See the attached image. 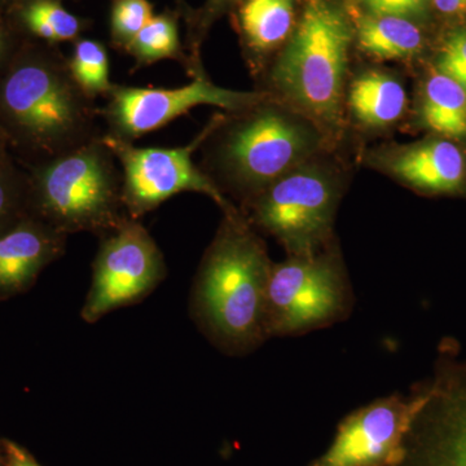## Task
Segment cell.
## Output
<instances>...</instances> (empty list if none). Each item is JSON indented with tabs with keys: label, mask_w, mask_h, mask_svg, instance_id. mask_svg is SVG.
Instances as JSON below:
<instances>
[{
	"label": "cell",
	"mask_w": 466,
	"mask_h": 466,
	"mask_svg": "<svg viewBox=\"0 0 466 466\" xmlns=\"http://www.w3.org/2000/svg\"><path fill=\"white\" fill-rule=\"evenodd\" d=\"M272 263L247 218L238 208L225 211L196 278L193 311L211 341L228 354L249 352L268 339Z\"/></svg>",
	"instance_id": "6da1fadb"
},
{
	"label": "cell",
	"mask_w": 466,
	"mask_h": 466,
	"mask_svg": "<svg viewBox=\"0 0 466 466\" xmlns=\"http://www.w3.org/2000/svg\"><path fill=\"white\" fill-rule=\"evenodd\" d=\"M329 142L314 122L271 95L241 112L223 115L201 147V170L245 202L294 168L315 159Z\"/></svg>",
	"instance_id": "7a4b0ae2"
},
{
	"label": "cell",
	"mask_w": 466,
	"mask_h": 466,
	"mask_svg": "<svg viewBox=\"0 0 466 466\" xmlns=\"http://www.w3.org/2000/svg\"><path fill=\"white\" fill-rule=\"evenodd\" d=\"M352 42L354 29L346 8L333 0H308L269 70L278 100L314 122L328 140L342 130Z\"/></svg>",
	"instance_id": "3957f363"
},
{
	"label": "cell",
	"mask_w": 466,
	"mask_h": 466,
	"mask_svg": "<svg viewBox=\"0 0 466 466\" xmlns=\"http://www.w3.org/2000/svg\"><path fill=\"white\" fill-rule=\"evenodd\" d=\"M94 101L76 85L67 58L51 50L21 55L0 82V113L47 159L99 137Z\"/></svg>",
	"instance_id": "277c9868"
},
{
	"label": "cell",
	"mask_w": 466,
	"mask_h": 466,
	"mask_svg": "<svg viewBox=\"0 0 466 466\" xmlns=\"http://www.w3.org/2000/svg\"><path fill=\"white\" fill-rule=\"evenodd\" d=\"M34 191L50 227L104 236L127 218L118 161L103 134L55 156L34 175Z\"/></svg>",
	"instance_id": "5b68a950"
},
{
	"label": "cell",
	"mask_w": 466,
	"mask_h": 466,
	"mask_svg": "<svg viewBox=\"0 0 466 466\" xmlns=\"http://www.w3.org/2000/svg\"><path fill=\"white\" fill-rule=\"evenodd\" d=\"M341 198L339 173L312 159L245 202V218L280 242L288 256H309L332 244Z\"/></svg>",
	"instance_id": "8992f818"
},
{
	"label": "cell",
	"mask_w": 466,
	"mask_h": 466,
	"mask_svg": "<svg viewBox=\"0 0 466 466\" xmlns=\"http://www.w3.org/2000/svg\"><path fill=\"white\" fill-rule=\"evenodd\" d=\"M354 294L336 245L272 263L267 289V333L300 336L345 320Z\"/></svg>",
	"instance_id": "52a82bcc"
},
{
	"label": "cell",
	"mask_w": 466,
	"mask_h": 466,
	"mask_svg": "<svg viewBox=\"0 0 466 466\" xmlns=\"http://www.w3.org/2000/svg\"><path fill=\"white\" fill-rule=\"evenodd\" d=\"M222 116V113L214 116L191 143L174 148H140L133 142L103 134L104 143L112 150L121 167L122 201L128 217L139 219L182 192L208 196L223 213L235 210L217 184L192 158Z\"/></svg>",
	"instance_id": "ba28073f"
},
{
	"label": "cell",
	"mask_w": 466,
	"mask_h": 466,
	"mask_svg": "<svg viewBox=\"0 0 466 466\" xmlns=\"http://www.w3.org/2000/svg\"><path fill=\"white\" fill-rule=\"evenodd\" d=\"M187 70L189 85L177 88H144L113 86L106 95V106L99 110L106 121V134L116 139L134 142L170 124L177 116L200 106H213L227 113L241 112L266 99L268 92L236 91L214 85L208 78L200 57H189Z\"/></svg>",
	"instance_id": "9c48e42d"
},
{
	"label": "cell",
	"mask_w": 466,
	"mask_h": 466,
	"mask_svg": "<svg viewBox=\"0 0 466 466\" xmlns=\"http://www.w3.org/2000/svg\"><path fill=\"white\" fill-rule=\"evenodd\" d=\"M101 238L81 312L87 323H96L110 311L143 299L167 276L161 250L137 219L127 217Z\"/></svg>",
	"instance_id": "30bf717a"
},
{
	"label": "cell",
	"mask_w": 466,
	"mask_h": 466,
	"mask_svg": "<svg viewBox=\"0 0 466 466\" xmlns=\"http://www.w3.org/2000/svg\"><path fill=\"white\" fill-rule=\"evenodd\" d=\"M419 406L416 389L408 397L392 394L359 408L343 420L314 466H397Z\"/></svg>",
	"instance_id": "8fae6325"
},
{
	"label": "cell",
	"mask_w": 466,
	"mask_h": 466,
	"mask_svg": "<svg viewBox=\"0 0 466 466\" xmlns=\"http://www.w3.org/2000/svg\"><path fill=\"white\" fill-rule=\"evenodd\" d=\"M370 164L398 182L425 193H455L464 187L466 159L447 139L390 146L370 153Z\"/></svg>",
	"instance_id": "7c38bea8"
},
{
	"label": "cell",
	"mask_w": 466,
	"mask_h": 466,
	"mask_svg": "<svg viewBox=\"0 0 466 466\" xmlns=\"http://www.w3.org/2000/svg\"><path fill=\"white\" fill-rule=\"evenodd\" d=\"M233 25L253 69L289 41L299 18L297 0H242L231 12Z\"/></svg>",
	"instance_id": "4fadbf2b"
},
{
	"label": "cell",
	"mask_w": 466,
	"mask_h": 466,
	"mask_svg": "<svg viewBox=\"0 0 466 466\" xmlns=\"http://www.w3.org/2000/svg\"><path fill=\"white\" fill-rule=\"evenodd\" d=\"M64 233L24 223L0 235V289L25 285L64 248Z\"/></svg>",
	"instance_id": "5bb4252c"
},
{
	"label": "cell",
	"mask_w": 466,
	"mask_h": 466,
	"mask_svg": "<svg viewBox=\"0 0 466 466\" xmlns=\"http://www.w3.org/2000/svg\"><path fill=\"white\" fill-rule=\"evenodd\" d=\"M403 84L383 70H366L355 76L346 92L352 116L367 128H386L397 124L407 108Z\"/></svg>",
	"instance_id": "9a60e30c"
},
{
	"label": "cell",
	"mask_w": 466,
	"mask_h": 466,
	"mask_svg": "<svg viewBox=\"0 0 466 466\" xmlns=\"http://www.w3.org/2000/svg\"><path fill=\"white\" fill-rule=\"evenodd\" d=\"M354 42L367 56L380 61L407 60L424 48V35L415 21L395 16H370L346 7Z\"/></svg>",
	"instance_id": "2e32d148"
},
{
	"label": "cell",
	"mask_w": 466,
	"mask_h": 466,
	"mask_svg": "<svg viewBox=\"0 0 466 466\" xmlns=\"http://www.w3.org/2000/svg\"><path fill=\"white\" fill-rule=\"evenodd\" d=\"M422 121L435 133L453 139L466 137V92L450 76L435 72L425 85Z\"/></svg>",
	"instance_id": "e0dca14e"
},
{
	"label": "cell",
	"mask_w": 466,
	"mask_h": 466,
	"mask_svg": "<svg viewBox=\"0 0 466 466\" xmlns=\"http://www.w3.org/2000/svg\"><path fill=\"white\" fill-rule=\"evenodd\" d=\"M16 7L24 29L50 46L75 43L90 25L85 18L67 11L61 0H33Z\"/></svg>",
	"instance_id": "ac0fdd59"
},
{
	"label": "cell",
	"mask_w": 466,
	"mask_h": 466,
	"mask_svg": "<svg viewBox=\"0 0 466 466\" xmlns=\"http://www.w3.org/2000/svg\"><path fill=\"white\" fill-rule=\"evenodd\" d=\"M179 9L155 15L142 32L125 48L137 66H150L161 60H175L188 66L189 56L183 52L179 36Z\"/></svg>",
	"instance_id": "d6986e66"
},
{
	"label": "cell",
	"mask_w": 466,
	"mask_h": 466,
	"mask_svg": "<svg viewBox=\"0 0 466 466\" xmlns=\"http://www.w3.org/2000/svg\"><path fill=\"white\" fill-rule=\"evenodd\" d=\"M73 45V55L67 58V64L76 85L91 99L106 97L115 86L110 81L109 56L106 46L90 38L76 39Z\"/></svg>",
	"instance_id": "ffe728a7"
},
{
	"label": "cell",
	"mask_w": 466,
	"mask_h": 466,
	"mask_svg": "<svg viewBox=\"0 0 466 466\" xmlns=\"http://www.w3.org/2000/svg\"><path fill=\"white\" fill-rule=\"evenodd\" d=\"M153 16V5L149 0H113L110 8L112 45L116 50L125 51Z\"/></svg>",
	"instance_id": "44dd1931"
},
{
	"label": "cell",
	"mask_w": 466,
	"mask_h": 466,
	"mask_svg": "<svg viewBox=\"0 0 466 466\" xmlns=\"http://www.w3.org/2000/svg\"><path fill=\"white\" fill-rule=\"evenodd\" d=\"M242 0H207L201 8H189L183 0H177V9L180 16L187 23V45H188L189 56H198L200 46L210 27L223 15L232 12Z\"/></svg>",
	"instance_id": "7402d4cb"
},
{
	"label": "cell",
	"mask_w": 466,
	"mask_h": 466,
	"mask_svg": "<svg viewBox=\"0 0 466 466\" xmlns=\"http://www.w3.org/2000/svg\"><path fill=\"white\" fill-rule=\"evenodd\" d=\"M431 0H351L350 9L370 16H395L419 21L428 16Z\"/></svg>",
	"instance_id": "603a6c76"
},
{
	"label": "cell",
	"mask_w": 466,
	"mask_h": 466,
	"mask_svg": "<svg viewBox=\"0 0 466 466\" xmlns=\"http://www.w3.org/2000/svg\"><path fill=\"white\" fill-rule=\"evenodd\" d=\"M435 67L466 92V27H460L447 35L435 58Z\"/></svg>",
	"instance_id": "cb8c5ba5"
},
{
	"label": "cell",
	"mask_w": 466,
	"mask_h": 466,
	"mask_svg": "<svg viewBox=\"0 0 466 466\" xmlns=\"http://www.w3.org/2000/svg\"><path fill=\"white\" fill-rule=\"evenodd\" d=\"M16 184L14 182V175L7 167L0 170V225L11 213L16 198Z\"/></svg>",
	"instance_id": "d4e9b609"
},
{
	"label": "cell",
	"mask_w": 466,
	"mask_h": 466,
	"mask_svg": "<svg viewBox=\"0 0 466 466\" xmlns=\"http://www.w3.org/2000/svg\"><path fill=\"white\" fill-rule=\"evenodd\" d=\"M431 5L447 16H461L466 14V0H431Z\"/></svg>",
	"instance_id": "484cf974"
},
{
	"label": "cell",
	"mask_w": 466,
	"mask_h": 466,
	"mask_svg": "<svg viewBox=\"0 0 466 466\" xmlns=\"http://www.w3.org/2000/svg\"><path fill=\"white\" fill-rule=\"evenodd\" d=\"M9 48V33L7 26L3 23L2 17H0V64L5 60V55H7Z\"/></svg>",
	"instance_id": "4316f807"
},
{
	"label": "cell",
	"mask_w": 466,
	"mask_h": 466,
	"mask_svg": "<svg viewBox=\"0 0 466 466\" xmlns=\"http://www.w3.org/2000/svg\"><path fill=\"white\" fill-rule=\"evenodd\" d=\"M9 466H39L29 456L24 455L20 450H12L11 464Z\"/></svg>",
	"instance_id": "83f0119b"
},
{
	"label": "cell",
	"mask_w": 466,
	"mask_h": 466,
	"mask_svg": "<svg viewBox=\"0 0 466 466\" xmlns=\"http://www.w3.org/2000/svg\"><path fill=\"white\" fill-rule=\"evenodd\" d=\"M5 167V155H3V146L2 142H0V170Z\"/></svg>",
	"instance_id": "f1b7e54d"
},
{
	"label": "cell",
	"mask_w": 466,
	"mask_h": 466,
	"mask_svg": "<svg viewBox=\"0 0 466 466\" xmlns=\"http://www.w3.org/2000/svg\"><path fill=\"white\" fill-rule=\"evenodd\" d=\"M9 2H14L15 5H23V3H27V2H33V0H9Z\"/></svg>",
	"instance_id": "f546056e"
}]
</instances>
